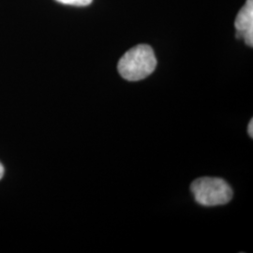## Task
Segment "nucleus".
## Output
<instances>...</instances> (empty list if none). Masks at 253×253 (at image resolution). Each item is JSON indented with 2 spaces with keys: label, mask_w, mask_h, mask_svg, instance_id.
Segmentation results:
<instances>
[{
  "label": "nucleus",
  "mask_w": 253,
  "mask_h": 253,
  "mask_svg": "<svg viewBox=\"0 0 253 253\" xmlns=\"http://www.w3.org/2000/svg\"><path fill=\"white\" fill-rule=\"evenodd\" d=\"M157 67L153 49L147 44H139L128 50L118 65L119 74L126 81H141L152 74Z\"/></svg>",
  "instance_id": "1"
},
{
  "label": "nucleus",
  "mask_w": 253,
  "mask_h": 253,
  "mask_svg": "<svg viewBox=\"0 0 253 253\" xmlns=\"http://www.w3.org/2000/svg\"><path fill=\"white\" fill-rule=\"evenodd\" d=\"M190 190L195 201L204 207L226 205L234 195L230 185L218 177L198 178L191 183Z\"/></svg>",
  "instance_id": "2"
},
{
  "label": "nucleus",
  "mask_w": 253,
  "mask_h": 253,
  "mask_svg": "<svg viewBox=\"0 0 253 253\" xmlns=\"http://www.w3.org/2000/svg\"><path fill=\"white\" fill-rule=\"evenodd\" d=\"M236 37L243 38L247 45H253V0H247L235 19Z\"/></svg>",
  "instance_id": "3"
},
{
  "label": "nucleus",
  "mask_w": 253,
  "mask_h": 253,
  "mask_svg": "<svg viewBox=\"0 0 253 253\" xmlns=\"http://www.w3.org/2000/svg\"><path fill=\"white\" fill-rule=\"evenodd\" d=\"M57 2H60L65 5H73L78 7H84L88 6L92 3L93 0H56Z\"/></svg>",
  "instance_id": "4"
},
{
  "label": "nucleus",
  "mask_w": 253,
  "mask_h": 253,
  "mask_svg": "<svg viewBox=\"0 0 253 253\" xmlns=\"http://www.w3.org/2000/svg\"><path fill=\"white\" fill-rule=\"evenodd\" d=\"M248 132L249 135L251 136V138H253V120L252 119L249 123V126H248Z\"/></svg>",
  "instance_id": "5"
},
{
  "label": "nucleus",
  "mask_w": 253,
  "mask_h": 253,
  "mask_svg": "<svg viewBox=\"0 0 253 253\" xmlns=\"http://www.w3.org/2000/svg\"><path fill=\"white\" fill-rule=\"evenodd\" d=\"M3 174H4V167H3V165L0 163V179L3 177Z\"/></svg>",
  "instance_id": "6"
}]
</instances>
